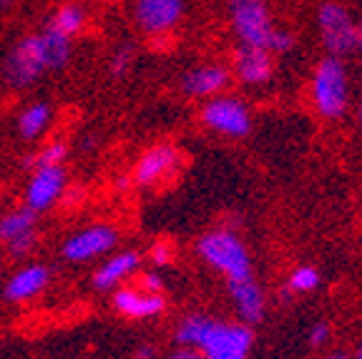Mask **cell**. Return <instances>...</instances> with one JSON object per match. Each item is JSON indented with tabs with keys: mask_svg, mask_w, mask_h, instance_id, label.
Segmentation results:
<instances>
[{
	"mask_svg": "<svg viewBox=\"0 0 362 359\" xmlns=\"http://www.w3.org/2000/svg\"><path fill=\"white\" fill-rule=\"evenodd\" d=\"M176 347H194L204 359H247L255 334L242 322H221L211 314H187L174 326Z\"/></svg>",
	"mask_w": 362,
	"mask_h": 359,
	"instance_id": "1",
	"label": "cell"
},
{
	"mask_svg": "<svg viewBox=\"0 0 362 359\" xmlns=\"http://www.w3.org/2000/svg\"><path fill=\"white\" fill-rule=\"evenodd\" d=\"M197 254L204 264L211 266L216 274L226 279V284L252 279V257L244 242L229 229H211L199 236Z\"/></svg>",
	"mask_w": 362,
	"mask_h": 359,
	"instance_id": "2",
	"label": "cell"
},
{
	"mask_svg": "<svg viewBox=\"0 0 362 359\" xmlns=\"http://www.w3.org/2000/svg\"><path fill=\"white\" fill-rule=\"evenodd\" d=\"M45 73H48V66H45V53L38 30L21 35L8 48L3 63H0V78H3L6 88L16 90V93L38 86Z\"/></svg>",
	"mask_w": 362,
	"mask_h": 359,
	"instance_id": "3",
	"label": "cell"
},
{
	"mask_svg": "<svg viewBox=\"0 0 362 359\" xmlns=\"http://www.w3.org/2000/svg\"><path fill=\"white\" fill-rule=\"evenodd\" d=\"M312 103L317 113L327 121H337L345 116L350 103V76L337 56H325L317 63L312 76Z\"/></svg>",
	"mask_w": 362,
	"mask_h": 359,
	"instance_id": "4",
	"label": "cell"
},
{
	"mask_svg": "<svg viewBox=\"0 0 362 359\" xmlns=\"http://www.w3.org/2000/svg\"><path fill=\"white\" fill-rule=\"evenodd\" d=\"M119 242V226L111 224V221H96V224H88L83 229L74 231V234H68L61 242V247H58V254H61L66 264L83 266L116 252Z\"/></svg>",
	"mask_w": 362,
	"mask_h": 359,
	"instance_id": "5",
	"label": "cell"
},
{
	"mask_svg": "<svg viewBox=\"0 0 362 359\" xmlns=\"http://www.w3.org/2000/svg\"><path fill=\"white\" fill-rule=\"evenodd\" d=\"M317 28L329 56L342 58L357 48V23L342 3L327 0L317 11Z\"/></svg>",
	"mask_w": 362,
	"mask_h": 359,
	"instance_id": "6",
	"label": "cell"
},
{
	"mask_svg": "<svg viewBox=\"0 0 362 359\" xmlns=\"http://www.w3.org/2000/svg\"><path fill=\"white\" fill-rule=\"evenodd\" d=\"M202 124L226 139H244L252 131V113L237 95H214L202 106Z\"/></svg>",
	"mask_w": 362,
	"mask_h": 359,
	"instance_id": "7",
	"label": "cell"
},
{
	"mask_svg": "<svg viewBox=\"0 0 362 359\" xmlns=\"http://www.w3.org/2000/svg\"><path fill=\"white\" fill-rule=\"evenodd\" d=\"M68 186H71V176H68L66 166L33 169L28 176V184L23 189V206L40 216L63 201Z\"/></svg>",
	"mask_w": 362,
	"mask_h": 359,
	"instance_id": "8",
	"label": "cell"
},
{
	"mask_svg": "<svg viewBox=\"0 0 362 359\" xmlns=\"http://www.w3.org/2000/svg\"><path fill=\"white\" fill-rule=\"evenodd\" d=\"M53 281V269L43 261H23L18 269H13L3 281V299L13 307L28 304L38 299L43 292H48V286Z\"/></svg>",
	"mask_w": 362,
	"mask_h": 359,
	"instance_id": "9",
	"label": "cell"
},
{
	"mask_svg": "<svg viewBox=\"0 0 362 359\" xmlns=\"http://www.w3.org/2000/svg\"><path fill=\"white\" fill-rule=\"evenodd\" d=\"M181 166V153L171 143H156L146 148L141 156L136 158L134 171H131V184L139 189H153L161 186L176 174Z\"/></svg>",
	"mask_w": 362,
	"mask_h": 359,
	"instance_id": "10",
	"label": "cell"
},
{
	"mask_svg": "<svg viewBox=\"0 0 362 359\" xmlns=\"http://www.w3.org/2000/svg\"><path fill=\"white\" fill-rule=\"evenodd\" d=\"M232 28L242 45H257L267 48L274 30L269 6L264 0H242L232 6Z\"/></svg>",
	"mask_w": 362,
	"mask_h": 359,
	"instance_id": "11",
	"label": "cell"
},
{
	"mask_svg": "<svg viewBox=\"0 0 362 359\" xmlns=\"http://www.w3.org/2000/svg\"><path fill=\"white\" fill-rule=\"evenodd\" d=\"M184 0H134L131 16L144 35H166L184 18Z\"/></svg>",
	"mask_w": 362,
	"mask_h": 359,
	"instance_id": "12",
	"label": "cell"
},
{
	"mask_svg": "<svg viewBox=\"0 0 362 359\" xmlns=\"http://www.w3.org/2000/svg\"><path fill=\"white\" fill-rule=\"evenodd\" d=\"M144 266V254L139 249H121V252H111L108 257H103V261L96 266L90 284L93 289L101 294L113 292L119 286L129 284Z\"/></svg>",
	"mask_w": 362,
	"mask_h": 359,
	"instance_id": "13",
	"label": "cell"
},
{
	"mask_svg": "<svg viewBox=\"0 0 362 359\" xmlns=\"http://www.w3.org/2000/svg\"><path fill=\"white\" fill-rule=\"evenodd\" d=\"M111 309L119 317L131 322H146L156 319L166 312V297L164 294H151L136 284H124L111 292Z\"/></svg>",
	"mask_w": 362,
	"mask_h": 359,
	"instance_id": "14",
	"label": "cell"
},
{
	"mask_svg": "<svg viewBox=\"0 0 362 359\" xmlns=\"http://www.w3.org/2000/svg\"><path fill=\"white\" fill-rule=\"evenodd\" d=\"M229 83H232V71L219 66V63L194 66L179 78L181 93H187L189 98H206V101L224 93Z\"/></svg>",
	"mask_w": 362,
	"mask_h": 359,
	"instance_id": "15",
	"label": "cell"
},
{
	"mask_svg": "<svg viewBox=\"0 0 362 359\" xmlns=\"http://www.w3.org/2000/svg\"><path fill=\"white\" fill-rule=\"evenodd\" d=\"M272 71H274V61L267 48L239 43L234 53V76L244 86H264L272 78Z\"/></svg>",
	"mask_w": 362,
	"mask_h": 359,
	"instance_id": "16",
	"label": "cell"
},
{
	"mask_svg": "<svg viewBox=\"0 0 362 359\" xmlns=\"http://www.w3.org/2000/svg\"><path fill=\"white\" fill-rule=\"evenodd\" d=\"M226 289H229V297H232V304H234V309H237L242 324L255 326L264 319L267 299L255 276L244 281H234V284H226Z\"/></svg>",
	"mask_w": 362,
	"mask_h": 359,
	"instance_id": "17",
	"label": "cell"
},
{
	"mask_svg": "<svg viewBox=\"0 0 362 359\" xmlns=\"http://www.w3.org/2000/svg\"><path fill=\"white\" fill-rule=\"evenodd\" d=\"M53 118H56V111H53L51 101L38 98V101L25 103L16 116L18 139L25 141V143H35V141H40L48 131H51Z\"/></svg>",
	"mask_w": 362,
	"mask_h": 359,
	"instance_id": "18",
	"label": "cell"
},
{
	"mask_svg": "<svg viewBox=\"0 0 362 359\" xmlns=\"http://www.w3.org/2000/svg\"><path fill=\"white\" fill-rule=\"evenodd\" d=\"M43 25L53 28L56 33L66 35V38L76 40L86 28H88V8L76 0H63L51 11V16L45 18Z\"/></svg>",
	"mask_w": 362,
	"mask_h": 359,
	"instance_id": "19",
	"label": "cell"
},
{
	"mask_svg": "<svg viewBox=\"0 0 362 359\" xmlns=\"http://www.w3.org/2000/svg\"><path fill=\"white\" fill-rule=\"evenodd\" d=\"M38 35H40V43H43L48 73H58V71L68 68V63L74 61V43L76 40L56 33V30L48 28V25H43V28L38 30Z\"/></svg>",
	"mask_w": 362,
	"mask_h": 359,
	"instance_id": "20",
	"label": "cell"
},
{
	"mask_svg": "<svg viewBox=\"0 0 362 359\" xmlns=\"http://www.w3.org/2000/svg\"><path fill=\"white\" fill-rule=\"evenodd\" d=\"M35 229H38V213H33L23 204L11 208V211L0 213V244H6L11 239H16V236L28 234V231Z\"/></svg>",
	"mask_w": 362,
	"mask_h": 359,
	"instance_id": "21",
	"label": "cell"
},
{
	"mask_svg": "<svg viewBox=\"0 0 362 359\" xmlns=\"http://www.w3.org/2000/svg\"><path fill=\"white\" fill-rule=\"evenodd\" d=\"M68 153H71V148H68L66 141L61 139H53V141H45L43 146H38L33 153H28V156L21 158V166L23 169H45V166H63L68 158Z\"/></svg>",
	"mask_w": 362,
	"mask_h": 359,
	"instance_id": "22",
	"label": "cell"
},
{
	"mask_svg": "<svg viewBox=\"0 0 362 359\" xmlns=\"http://www.w3.org/2000/svg\"><path fill=\"white\" fill-rule=\"evenodd\" d=\"M320 284H322V276H320V271L315 266H297L287 279V297H292V294H312L315 289H320Z\"/></svg>",
	"mask_w": 362,
	"mask_h": 359,
	"instance_id": "23",
	"label": "cell"
},
{
	"mask_svg": "<svg viewBox=\"0 0 362 359\" xmlns=\"http://www.w3.org/2000/svg\"><path fill=\"white\" fill-rule=\"evenodd\" d=\"M136 58H139V53H136V45L121 43L119 48L111 53V58H108V76H111L113 81L126 78V76L134 71Z\"/></svg>",
	"mask_w": 362,
	"mask_h": 359,
	"instance_id": "24",
	"label": "cell"
},
{
	"mask_svg": "<svg viewBox=\"0 0 362 359\" xmlns=\"http://www.w3.org/2000/svg\"><path fill=\"white\" fill-rule=\"evenodd\" d=\"M38 242H40V234L38 229L35 231H28V234H21L11 242L3 244V252L11 261H30L33 252L38 249Z\"/></svg>",
	"mask_w": 362,
	"mask_h": 359,
	"instance_id": "25",
	"label": "cell"
},
{
	"mask_svg": "<svg viewBox=\"0 0 362 359\" xmlns=\"http://www.w3.org/2000/svg\"><path fill=\"white\" fill-rule=\"evenodd\" d=\"M171 259H174V249H171V244L164 242V239H156V242L146 249V261L153 269H161V266L171 264Z\"/></svg>",
	"mask_w": 362,
	"mask_h": 359,
	"instance_id": "26",
	"label": "cell"
},
{
	"mask_svg": "<svg viewBox=\"0 0 362 359\" xmlns=\"http://www.w3.org/2000/svg\"><path fill=\"white\" fill-rule=\"evenodd\" d=\"M139 286L151 294H164L166 281L164 276L158 274V269H146V271H139Z\"/></svg>",
	"mask_w": 362,
	"mask_h": 359,
	"instance_id": "27",
	"label": "cell"
},
{
	"mask_svg": "<svg viewBox=\"0 0 362 359\" xmlns=\"http://www.w3.org/2000/svg\"><path fill=\"white\" fill-rule=\"evenodd\" d=\"M292 45H294L292 33L274 28L272 30V38H269V45H267V51L269 53H287V51H292Z\"/></svg>",
	"mask_w": 362,
	"mask_h": 359,
	"instance_id": "28",
	"label": "cell"
},
{
	"mask_svg": "<svg viewBox=\"0 0 362 359\" xmlns=\"http://www.w3.org/2000/svg\"><path fill=\"white\" fill-rule=\"evenodd\" d=\"M332 337V329H329L327 322H315L310 326V344L312 347H325Z\"/></svg>",
	"mask_w": 362,
	"mask_h": 359,
	"instance_id": "29",
	"label": "cell"
},
{
	"mask_svg": "<svg viewBox=\"0 0 362 359\" xmlns=\"http://www.w3.org/2000/svg\"><path fill=\"white\" fill-rule=\"evenodd\" d=\"M166 359H204V354L194 347H176L174 352L166 354Z\"/></svg>",
	"mask_w": 362,
	"mask_h": 359,
	"instance_id": "30",
	"label": "cell"
},
{
	"mask_svg": "<svg viewBox=\"0 0 362 359\" xmlns=\"http://www.w3.org/2000/svg\"><path fill=\"white\" fill-rule=\"evenodd\" d=\"M156 357H158V349L153 347L151 342L139 344V347L134 349V354H131V359H156Z\"/></svg>",
	"mask_w": 362,
	"mask_h": 359,
	"instance_id": "31",
	"label": "cell"
},
{
	"mask_svg": "<svg viewBox=\"0 0 362 359\" xmlns=\"http://www.w3.org/2000/svg\"><path fill=\"white\" fill-rule=\"evenodd\" d=\"M21 0H0V13H8V11H13V8L18 6Z\"/></svg>",
	"mask_w": 362,
	"mask_h": 359,
	"instance_id": "32",
	"label": "cell"
},
{
	"mask_svg": "<svg viewBox=\"0 0 362 359\" xmlns=\"http://www.w3.org/2000/svg\"><path fill=\"white\" fill-rule=\"evenodd\" d=\"M325 359H352V354H347V352H342V349H334V352H329Z\"/></svg>",
	"mask_w": 362,
	"mask_h": 359,
	"instance_id": "33",
	"label": "cell"
},
{
	"mask_svg": "<svg viewBox=\"0 0 362 359\" xmlns=\"http://www.w3.org/2000/svg\"><path fill=\"white\" fill-rule=\"evenodd\" d=\"M357 48L362 51V20L357 23Z\"/></svg>",
	"mask_w": 362,
	"mask_h": 359,
	"instance_id": "34",
	"label": "cell"
},
{
	"mask_svg": "<svg viewBox=\"0 0 362 359\" xmlns=\"http://www.w3.org/2000/svg\"><path fill=\"white\" fill-rule=\"evenodd\" d=\"M352 359H362V342L357 344V349H355V354H352Z\"/></svg>",
	"mask_w": 362,
	"mask_h": 359,
	"instance_id": "35",
	"label": "cell"
},
{
	"mask_svg": "<svg viewBox=\"0 0 362 359\" xmlns=\"http://www.w3.org/2000/svg\"><path fill=\"white\" fill-rule=\"evenodd\" d=\"M237 3H242V0H229V6H237Z\"/></svg>",
	"mask_w": 362,
	"mask_h": 359,
	"instance_id": "36",
	"label": "cell"
},
{
	"mask_svg": "<svg viewBox=\"0 0 362 359\" xmlns=\"http://www.w3.org/2000/svg\"><path fill=\"white\" fill-rule=\"evenodd\" d=\"M357 113H360V124H362V101H360V111H357Z\"/></svg>",
	"mask_w": 362,
	"mask_h": 359,
	"instance_id": "37",
	"label": "cell"
},
{
	"mask_svg": "<svg viewBox=\"0 0 362 359\" xmlns=\"http://www.w3.org/2000/svg\"><path fill=\"white\" fill-rule=\"evenodd\" d=\"M0 276H3V261H0Z\"/></svg>",
	"mask_w": 362,
	"mask_h": 359,
	"instance_id": "38",
	"label": "cell"
},
{
	"mask_svg": "<svg viewBox=\"0 0 362 359\" xmlns=\"http://www.w3.org/2000/svg\"><path fill=\"white\" fill-rule=\"evenodd\" d=\"M101 3H113V0H101Z\"/></svg>",
	"mask_w": 362,
	"mask_h": 359,
	"instance_id": "39",
	"label": "cell"
}]
</instances>
